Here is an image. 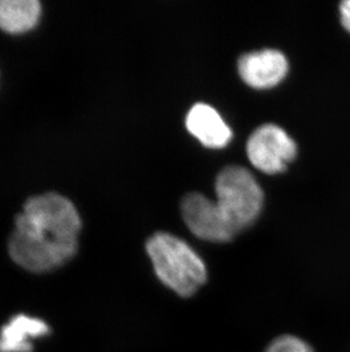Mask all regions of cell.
<instances>
[{"mask_svg":"<svg viewBox=\"0 0 350 352\" xmlns=\"http://www.w3.org/2000/svg\"><path fill=\"white\" fill-rule=\"evenodd\" d=\"M215 190V203L235 236L256 221L264 202V194L247 169L226 166L218 173Z\"/></svg>","mask_w":350,"mask_h":352,"instance_id":"cell-3","label":"cell"},{"mask_svg":"<svg viewBox=\"0 0 350 352\" xmlns=\"http://www.w3.org/2000/svg\"><path fill=\"white\" fill-rule=\"evenodd\" d=\"M339 12H340L341 24L350 34V0H346L340 3Z\"/></svg>","mask_w":350,"mask_h":352,"instance_id":"cell-11","label":"cell"},{"mask_svg":"<svg viewBox=\"0 0 350 352\" xmlns=\"http://www.w3.org/2000/svg\"><path fill=\"white\" fill-rule=\"evenodd\" d=\"M297 154L294 140L281 126L264 124L251 133L247 155L251 164L263 173H282Z\"/></svg>","mask_w":350,"mask_h":352,"instance_id":"cell-4","label":"cell"},{"mask_svg":"<svg viewBox=\"0 0 350 352\" xmlns=\"http://www.w3.org/2000/svg\"><path fill=\"white\" fill-rule=\"evenodd\" d=\"M145 249L156 276L178 296H194L205 284V263L188 243L178 236L156 233L148 239Z\"/></svg>","mask_w":350,"mask_h":352,"instance_id":"cell-2","label":"cell"},{"mask_svg":"<svg viewBox=\"0 0 350 352\" xmlns=\"http://www.w3.org/2000/svg\"><path fill=\"white\" fill-rule=\"evenodd\" d=\"M41 12L38 0H0V29L12 34L27 32L39 23Z\"/></svg>","mask_w":350,"mask_h":352,"instance_id":"cell-9","label":"cell"},{"mask_svg":"<svg viewBox=\"0 0 350 352\" xmlns=\"http://www.w3.org/2000/svg\"><path fill=\"white\" fill-rule=\"evenodd\" d=\"M82 220L72 201L54 192L32 196L8 241L14 263L31 273L60 268L75 256Z\"/></svg>","mask_w":350,"mask_h":352,"instance_id":"cell-1","label":"cell"},{"mask_svg":"<svg viewBox=\"0 0 350 352\" xmlns=\"http://www.w3.org/2000/svg\"><path fill=\"white\" fill-rule=\"evenodd\" d=\"M287 57L275 50L245 54L239 58V74L248 86L266 89L280 83L287 76Z\"/></svg>","mask_w":350,"mask_h":352,"instance_id":"cell-6","label":"cell"},{"mask_svg":"<svg viewBox=\"0 0 350 352\" xmlns=\"http://www.w3.org/2000/svg\"><path fill=\"white\" fill-rule=\"evenodd\" d=\"M49 333V325L41 318L14 316L0 329V352H32L36 340Z\"/></svg>","mask_w":350,"mask_h":352,"instance_id":"cell-8","label":"cell"},{"mask_svg":"<svg viewBox=\"0 0 350 352\" xmlns=\"http://www.w3.org/2000/svg\"><path fill=\"white\" fill-rule=\"evenodd\" d=\"M181 212L194 235L209 242H229L235 239L216 203L200 193H190L182 199Z\"/></svg>","mask_w":350,"mask_h":352,"instance_id":"cell-5","label":"cell"},{"mask_svg":"<svg viewBox=\"0 0 350 352\" xmlns=\"http://www.w3.org/2000/svg\"><path fill=\"white\" fill-rule=\"evenodd\" d=\"M265 352H315L313 346L304 340L294 336H279Z\"/></svg>","mask_w":350,"mask_h":352,"instance_id":"cell-10","label":"cell"},{"mask_svg":"<svg viewBox=\"0 0 350 352\" xmlns=\"http://www.w3.org/2000/svg\"><path fill=\"white\" fill-rule=\"evenodd\" d=\"M185 126L189 133L211 148H222L230 143L232 131L218 111L211 105L197 103L189 111Z\"/></svg>","mask_w":350,"mask_h":352,"instance_id":"cell-7","label":"cell"}]
</instances>
